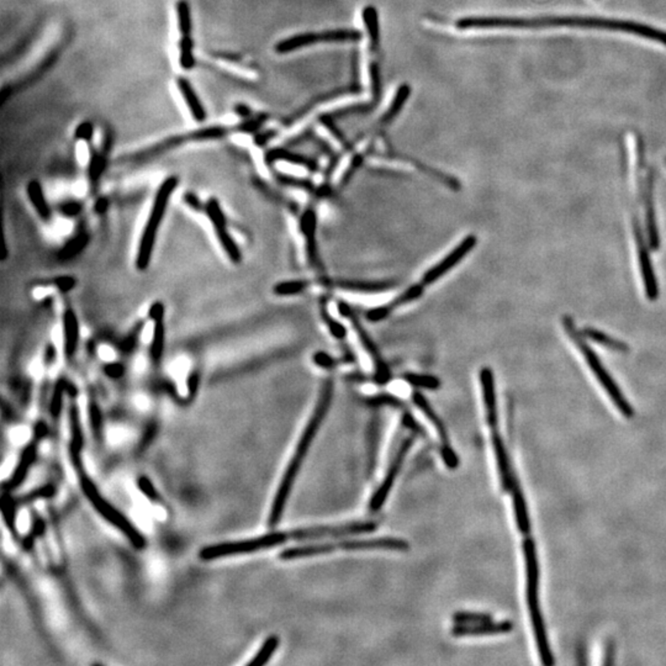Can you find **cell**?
Instances as JSON below:
<instances>
[{
	"label": "cell",
	"instance_id": "4fadbf2b",
	"mask_svg": "<svg viewBox=\"0 0 666 666\" xmlns=\"http://www.w3.org/2000/svg\"><path fill=\"white\" fill-rule=\"evenodd\" d=\"M413 439L412 437H408L406 439H403V443L400 445V448L398 450V453L394 457L393 462L389 466V470H387V476L384 478L382 484L379 486L377 492L373 495L372 501H370V510L373 512L379 511L382 508V505L387 502V496L390 494V491L393 489L394 484L396 481V478H398V473L401 470V466H403V463L405 462V458L408 455V450L411 448L412 445Z\"/></svg>",
	"mask_w": 666,
	"mask_h": 666
},
{
	"label": "cell",
	"instance_id": "9a60e30c",
	"mask_svg": "<svg viewBox=\"0 0 666 666\" xmlns=\"http://www.w3.org/2000/svg\"><path fill=\"white\" fill-rule=\"evenodd\" d=\"M635 241H637L638 259H639V265H641L646 296L651 300L656 299V296H658V283H656L655 274H654V269H653L651 262V256H649V252H648L646 244H644L641 230L638 228H635Z\"/></svg>",
	"mask_w": 666,
	"mask_h": 666
},
{
	"label": "cell",
	"instance_id": "74e56055",
	"mask_svg": "<svg viewBox=\"0 0 666 666\" xmlns=\"http://www.w3.org/2000/svg\"><path fill=\"white\" fill-rule=\"evenodd\" d=\"M87 242H88V236H87L85 233L78 235L77 237L71 240V241L61 249L60 258L62 259V261H67V259L76 257V256L82 251L83 248L85 247Z\"/></svg>",
	"mask_w": 666,
	"mask_h": 666
},
{
	"label": "cell",
	"instance_id": "6da1fadb",
	"mask_svg": "<svg viewBox=\"0 0 666 666\" xmlns=\"http://www.w3.org/2000/svg\"><path fill=\"white\" fill-rule=\"evenodd\" d=\"M586 27L616 32H633L638 36L660 42L666 46V32L634 21L612 20L583 16H544L534 19L520 18H464L457 22L460 30L469 29H539V27Z\"/></svg>",
	"mask_w": 666,
	"mask_h": 666
},
{
	"label": "cell",
	"instance_id": "ab89813d",
	"mask_svg": "<svg viewBox=\"0 0 666 666\" xmlns=\"http://www.w3.org/2000/svg\"><path fill=\"white\" fill-rule=\"evenodd\" d=\"M453 622L457 625H478L483 622H490V615L487 613H479V612H457L452 617Z\"/></svg>",
	"mask_w": 666,
	"mask_h": 666
},
{
	"label": "cell",
	"instance_id": "f6af8a7d",
	"mask_svg": "<svg viewBox=\"0 0 666 666\" xmlns=\"http://www.w3.org/2000/svg\"><path fill=\"white\" fill-rule=\"evenodd\" d=\"M226 134V129L222 126H211V127H205V129L199 130L195 134H193L194 139L199 140H207V139H221Z\"/></svg>",
	"mask_w": 666,
	"mask_h": 666
},
{
	"label": "cell",
	"instance_id": "e575fe53",
	"mask_svg": "<svg viewBox=\"0 0 666 666\" xmlns=\"http://www.w3.org/2000/svg\"><path fill=\"white\" fill-rule=\"evenodd\" d=\"M176 18H178V27L181 35H190L193 30L191 21L190 6L186 0H179L176 6Z\"/></svg>",
	"mask_w": 666,
	"mask_h": 666
},
{
	"label": "cell",
	"instance_id": "11a10c76",
	"mask_svg": "<svg viewBox=\"0 0 666 666\" xmlns=\"http://www.w3.org/2000/svg\"><path fill=\"white\" fill-rule=\"evenodd\" d=\"M184 202H186V205H189L191 209H194V210H197V211H202V210H204V207H202V202H200V199H199V197H197V195L194 194V193H186V195H184Z\"/></svg>",
	"mask_w": 666,
	"mask_h": 666
},
{
	"label": "cell",
	"instance_id": "52a82bcc",
	"mask_svg": "<svg viewBox=\"0 0 666 666\" xmlns=\"http://www.w3.org/2000/svg\"><path fill=\"white\" fill-rule=\"evenodd\" d=\"M81 485H82L83 492L88 497L89 501L92 502V505L95 507V510L106 521L110 522L113 526L120 529L134 547L137 548V549H142L145 547L146 541L144 536L134 528V525L121 512L118 511L111 504H109L103 496L100 495V492L97 490V487L88 476L81 474Z\"/></svg>",
	"mask_w": 666,
	"mask_h": 666
},
{
	"label": "cell",
	"instance_id": "c3c4849f",
	"mask_svg": "<svg viewBox=\"0 0 666 666\" xmlns=\"http://www.w3.org/2000/svg\"><path fill=\"white\" fill-rule=\"evenodd\" d=\"M93 134V124H92V123H88V121H85V123H83V124L78 125L77 129H76V139H77V140H92Z\"/></svg>",
	"mask_w": 666,
	"mask_h": 666
},
{
	"label": "cell",
	"instance_id": "ffe728a7",
	"mask_svg": "<svg viewBox=\"0 0 666 666\" xmlns=\"http://www.w3.org/2000/svg\"><path fill=\"white\" fill-rule=\"evenodd\" d=\"M413 403L417 405V408L424 413V416L431 421V424H433L434 429H437L438 432L439 438H440V443H442V448L440 450H450L452 448L450 443V437H448V433H447V429H445V426H444L443 421L440 419L437 412L434 411L432 406L429 405L427 398H424L422 394L415 393L413 394Z\"/></svg>",
	"mask_w": 666,
	"mask_h": 666
},
{
	"label": "cell",
	"instance_id": "f35d334b",
	"mask_svg": "<svg viewBox=\"0 0 666 666\" xmlns=\"http://www.w3.org/2000/svg\"><path fill=\"white\" fill-rule=\"evenodd\" d=\"M424 286L426 285L424 283L411 285L408 289L403 291V294L398 295V298L394 300L390 305L393 306V309H396V307H400V306H403V305L408 304V303H412L415 300L419 299L424 295Z\"/></svg>",
	"mask_w": 666,
	"mask_h": 666
},
{
	"label": "cell",
	"instance_id": "ee69618b",
	"mask_svg": "<svg viewBox=\"0 0 666 666\" xmlns=\"http://www.w3.org/2000/svg\"><path fill=\"white\" fill-rule=\"evenodd\" d=\"M327 310H322V317L325 320L326 325L328 327L330 330L331 335L337 338V340H345L347 336V330L345 326L342 325L341 322L335 320L332 316L326 312Z\"/></svg>",
	"mask_w": 666,
	"mask_h": 666
},
{
	"label": "cell",
	"instance_id": "7a4b0ae2",
	"mask_svg": "<svg viewBox=\"0 0 666 666\" xmlns=\"http://www.w3.org/2000/svg\"><path fill=\"white\" fill-rule=\"evenodd\" d=\"M332 396H333V382L328 379L325 382L324 387L321 389L320 398L317 401L314 413L310 417V421L307 426L305 427V431L300 437L299 443L295 450V455L290 460L288 468L285 470V474L283 479L280 481L279 489L274 499L272 510H270V516H269V525L274 527L277 526L280 522V518L283 516L285 505L289 499L290 492L293 490L295 479L299 474L301 465L304 463L305 457L309 453L311 444L314 442L316 434L320 429L321 424L326 417V415L330 410L331 403H332Z\"/></svg>",
	"mask_w": 666,
	"mask_h": 666
},
{
	"label": "cell",
	"instance_id": "7bdbcfd3",
	"mask_svg": "<svg viewBox=\"0 0 666 666\" xmlns=\"http://www.w3.org/2000/svg\"><path fill=\"white\" fill-rule=\"evenodd\" d=\"M66 390H67V382L60 380L57 387L55 389V393H53V396H52L51 405H50V411H51L53 417H57L60 412H61L63 393H64Z\"/></svg>",
	"mask_w": 666,
	"mask_h": 666
},
{
	"label": "cell",
	"instance_id": "6f0895ef",
	"mask_svg": "<svg viewBox=\"0 0 666 666\" xmlns=\"http://www.w3.org/2000/svg\"><path fill=\"white\" fill-rule=\"evenodd\" d=\"M148 315H150L151 320L153 321L163 319L165 317V305L160 303V301H157L151 306Z\"/></svg>",
	"mask_w": 666,
	"mask_h": 666
},
{
	"label": "cell",
	"instance_id": "836d02e7",
	"mask_svg": "<svg viewBox=\"0 0 666 666\" xmlns=\"http://www.w3.org/2000/svg\"><path fill=\"white\" fill-rule=\"evenodd\" d=\"M179 63L181 67L186 71L195 67V57H194V41L190 35H183L179 40Z\"/></svg>",
	"mask_w": 666,
	"mask_h": 666
},
{
	"label": "cell",
	"instance_id": "e0dca14e",
	"mask_svg": "<svg viewBox=\"0 0 666 666\" xmlns=\"http://www.w3.org/2000/svg\"><path fill=\"white\" fill-rule=\"evenodd\" d=\"M513 625L510 620L504 622H483L478 625H457L452 628L455 637H478V635L502 634L510 633Z\"/></svg>",
	"mask_w": 666,
	"mask_h": 666
},
{
	"label": "cell",
	"instance_id": "7c38bea8",
	"mask_svg": "<svg viewBox=\"0 0 666 666\" xmlns=\"http://www.w3.org/2000/svg\"><path fill=\"white\" fill-rule=\"evenodd\" d=\"M205 211H207L210 221L212 222V226L215 228L217 238L221 243L222 248L225 249V252L228 254V258L231 259L233 263H240L241 259H242V254H241V251H240L237 244L231 237V235L228 233V228H226V217L222 211L218 200L215 197H211L205 205Z\"/></svg>",
	"mask_w": 666,
	"mask_h": 666
},
{
	"label": "cell",
	"instance_id": "8d00e7d4",
	"mask_svg": "<svg viewBox=\"0 0 666 666\" xmlns=\"http://www.w3.org/2000/svg\"><path fill=\"white\" fill-rule=\"evenodd\" d=\"M363 19L367 25L369 39L373 46H377L379 42V22H377V11L373 6H368L363 11Z\"/></svg>",
	"mask_w": 666,
	"mask_h": 666
},
{
	"label": "cell",
	"instance_id": "f1b7e54d",
	"mask_svg": "<svg viewBox=\"0 0 666 666\" xmlns=\"http://www.w3.org/2000/svg\"><path fill=\"white\" fill-rule=\"evenodd\" d=\"M583 333H584L586 338H589L597 345L607 347L609 349H613V351L620 352V353H627L630 351V348L625 345V342L618 341L613 337L609 336V335H606L604 332L596 330V328H585Z\"/></svg>",
	"mask_w": 666,
	"mask_h": 666
},
{
	"label": "cell",
	"instance_id": "f5cc1de1",
	"mask_svg": "<svg viewBox=\"0 0 666 666\" xmlns=\"http://www.w3.org/2000/svg\"><path fill=\"white\" fill-rule=\"evenodd\" d=\"M105 370V374L108 377H113V379H118V377H121L124 374L125 369L121 364L119 363H111V364H108L106 367L104 368Z\"/></svg>",
	"mask_w": 666,
	"mask_h": 666
},
{
	"label": "cell",
	"instance_id": "44dd1931",
	"mask_svg": "<svg viewBox=\"0 0 666 666\" xmlns=\"http://www.w3.org/2000/svg\"><path fill=\"white\" fill-rule=\"evenodd\" d=\"M316 42H327L325 32H309L288 37L275 45V51L278 53H289L304 47L315 45Z\"/></svg>",
	"mask_w": 666,
	"mask_h": 666
},
{
	"label": "cell",
	"instance_id": "4dcf8cb0",
	"mask_svg": "<svg viewBox=\"0 0 666 666\" xmlns=\"http://www.w3.org/2000/svg\"><path fill=\"white\" fill-rule=\"evenodd\" d=\"M279 646V638L277 635H270L268 639H265L263 646H261L258 653L254 655V659L248 662V666H263L270 660L275 651Z\"/></svg>",
	"mask_w": 666,
	"mask_h": 666
},
{
	"label": "cell",
	"instance_id": "484cf974",
	"mask_svg": "<svg viewBox=\"0 0 666 666\" xmlns=\"http://www.w3.org/2000/svg\"><path fill=\"white\" fill-rule=\"evenodd\" d=\"M35 457H36V445L35 444H30L27 445L22 455H21L20 462L19 464L16 466L15 471L14 474L11 476V480L8 483L6 487L8 489H15L18 486L20 485L21 483L24 481L26 476H27V471L30 469L34 460H35Z\"/></svg>",
	"mask_w": 666,
	"mask_h": 666
},
{
	"label": "cell",
	"instance_id": "603a6c76",
	"mask_svg": "<svg viewBox=\"0 0 666 666\" xmlns=\"http://www.w3.org/2000/svg\"><path fill=\"white\" fill-rule=\"evenodd\" d=\"M335 285L341 289L356 291V293H382L385 290L395 288L398 283L394 280H380V282H370V280H335Z\"/></svg>",
	"mask_w": 666,
	"mask_h": 666
},
{
	"label": "cell",
	"instance_id": "681fc988",
	"mask_svg": "<svg viewBox=\"0 0 666 666\" xmlns=\"http://www.w3.org/2000/svg\"><path fill=\"white\" fill-rule=\"evenodd\" d=\"M3 515L6 517V523L8 526L11 528H14V515H15V508H14V504L11 501L9 497L4 496L3 497Z\"/></svg>",
	"mask_w": 666,
	"mask_h": 666
},
{
	"label": "cell",
	"instance_id": "ac0fdd59",
	"mask_svg": "<svg viewBox=\"0 0 666 666\" xmlns=\"http://www.w3.org/2000/svg\"><path fill=\"white\" fill-rule=\"evenodd\" d=\"M510 492H511L512 502H513V511H515L517 528L522 534L528 536L531 532V521H529V515H528V508H527L526 499H525L521 486L518 484L515 476H513Z\"/></svg>",
	"mask_w": 666,
	"mask_h": 666
},
{
	"label": "cell",
	"instance_id": "7402d4cb",
	"mask_svg": "<svg viewBox=\"0 0 666 666\" xmlns=\"http://www.w3.org/2000/svg\"><path fill=\"white\" fill-rule=\"evenodd\" d=\"M176 85H178V88L181 90V97L184 99L186 106L190 110L191 116L194 118V120H197L199 123L205 121V119H207V111H205V108H204V105H202V100L197 97V94L195 93L194 88L191 87L190 82H189L188 79H186V78H178V79H176Z\"/></svg>",
	"mask_w": 666,
	"mask_h": 666
},
{
	"label": "cell",
	"instance_id": "94428289",
	"mask_svg": "<svg viewBox=\"0 0 666 666\" xmlns=\"http://www.w3.org/2000/svg\"><path fill=\"white\" fill-rule=\"evenodd\" d=\"M94 209H95L97 214H100V215L105 214V212L108 211L109 209L108 199H106V197H100V199H98L97 202H95V207H94Z\"/></svg>",
	"mask_w": 666,
	"mask_h": 666
},
{
	"label": "cell",
	"instance_id": "d590c367",
	"mask_svg": "<svg viewBox=\"0 0 666 666\" xmlns=\"http://www.w3.org/2000/svg\"><path fill=\"white\" fill-rule=\"evenodd\" d=\"M309 283L305 280H289V282H282L274 286V294L279 296H291V295L301 294Z\"/></svg>",
	"mask_w": 666,
	"mask_h": 666
},
{
	"label": "cell",
	"instance_id": "60d3db41",
	"mask_svg": "<svg viewBox=\"0 0 666 666\" xmlns=\"http://www.w3.org/2000/svg\"><path fill=\"white\" fill-rule=\"evenodd\" d=\"M408 95H410V88H408V85L403 84V85H401V87L398 89L393 103H391L390 108L387 109V113L384 115V121H389V120L393 119L395 115L398 114V110L403 108V104L408 100Z\"/></svg>",
	"mask_w": 666,
	"mask_h": 666
},
{
	"label": "cell",
	"instance_id": "d6986e66",
	"mask_svg": "<svg viewBox=\"0 0 666 666\" xmlns=\"http://www.w3.org/2000/svg\"><path fill=\"white\" fill-rule=\"evenodd\" d=\"M300 228L304 233L307 247V256L311 263L319 265V256H317V242H316V228H317V217L314 210H307L304 212L300 220Z\"/></svg>",
	"mask_w": 666,
	"mask_h": 666
},
{
	"label": "cell",
	"instance_id": "8992f818",
	"mask_svg": "<svg viewBox=\"0 0 666 666\" xmlns=\"http://www.w3.org/2000/svg\"><path fill=\"white\" fill-rule=\"evenodd\" d=\"M564 326H565V331H567V333H568L569 337H570V340L576 345L578 351L581 352V354L584 356L585 361H586L588 366H589L590 370H591L595 377H596L597 382L604 387V391L609 395L611 401L615 403L617 410H618L625 417H627V419L633 417V416H634V408L628 403V400L625 398L623 393L620 391V387L616 384L613 377H611L609 372L606 370L604 364L599 362V356H596V353H595L594 351H591L590 347L585 343V341H583V340L580 338L578 332L575 330L573 321L568 319V317H565V319H564Z\"/></svg>",
	"mask_w": 666,
	"mask_h": 666
},
{
	"label": "cell",
	"instance_id": "816d5d0a",
	"mask_svg": "<svg viewBox=\"0 0 666 666\" xmlns=\"http://www.w3.org/2000/svg\"><path fill=\"white\" fill-rule=\"evenodd\" d=\"M82 210V205L81 202H64L61 205V212L63 215L66 216H76L79 212Z\"/></svg>",
	"mask_w": 666,
	"mask_h": 666
},
{
	"label": "cell",
	"instance_id": "680465c9",
	"mask_svg": "<svg viewBox=\"0 0 666 666\" xmlns=\"http://www.w3.org/2000/svg\"><path fill=\"white\" fill-rule=\"evenodd\" d=\"M139 485H140L141 490L144 491L146 495L151 497V499H155V496H157L153 486L151 484L150 480H147L146 478H141L140 480H139Z\"/></svg>",
	"mask_w": 666,
	"mask_h": 666
},
{
	"label": "cell",
	"instance_id": "db71d44e",
	"mask_svg": "<svg viewBox=\"0 0 666 666\" xmlns=\"http://www.w3.org/2000/svg\"><path fill=\"white\" fill-rule=\"evenodd\" d=\"M368 403H372V405H393V406L400 405L398 398H393L390 395H382V396H377V398H370Z\"/></svg>",
	"mask_w": 666,
	"mask_h": 666
},
{
	"label": "cell",
	"instance_id": "b9f144b4",
	"mask_svg": "<svg viewBox=\"0 0 666 666\" xmlns=\"http://www.w3.org/2000/svg\"><path fill=\"white\" fill-rule=\"evenodd\" d=\"M105 165H106V160L104 158L103 155H99V153H94L92 155V158L89 160L88 165V176L90 181L95 183L100 179V176L103 174L104 169H105Z\"/></svg>",
	"mask_w": 666,
	"mask_h": 666
},
{
	"label": "cell",
	"instance_id": "91938a15",
	"mask_svg": "<svg viewBox=\"0 0 666 666\" xmlns=\"http://www.w3.org/2000/svg\"><path fill=\"white\" fill-rule=\"evenodd\" d=\"M233 111H235V114L238 115L242 119H247L252 113L251 109L248 108L247 105H244V104H237L233 109Z\"/></svg>",
	"mask_w": 666,
	"mask_h": 666
},
{
	"label": "cell",
	"instance_id": "83f0119b",
	"mask_svg": "<svg viewBox=\"0 0 666 666\" xmlns=\"http://www.w3.org/2000/svg\"><path fill=\"white\" fill-rule=\"evenodd\" d=\"M265 160H268L269 163H274L277 160H283V162H286V163H290V165H299V167H303V168H306V169H310V171H315L317 168L315 162L306 158V157H303V155H296V153H291V152H288V151L280 150V148H277V150H272L269 152Z\"/></svg>",
	"mask_w": 666,
	"mask_h": 666
},
{
	"label": "cell",
	"instance_id": "277c9868",
	"mask_svg": "<svg viewBox=\"0 0 666 666\" xmlns=\"http://www.w3.org/2000/svg\"><path fill=\"white\" fill-rule=\"evenodd\" d=\"M408 543L400 538H375V539H354L336 543H320L310 544L304 547L289 548L280 553L282 560H295V559L307 558L321 554L337 552V550H393V552H406Z\"/></svg>",
	"mask_w": 666,
	"mask_h": 666
},
{
	"label": "cell",
	"instance_id": "cb8c5ba5",
	"mask_svg": "<svg viewBox=\"0 0 666 666\" xmlns=\"http://www.w3.org/2000/svg\"><path fill=\"white\" fill-rule=\"evenodd\" d=\"M63 337H64V351L67 356H74L79 341V324L73 310H67L63 316Z\"/></svg>",
	"mask_w": 666,
	"mask_h": 666
},
{
	"label": "cell",
	"instance_id": "d6a6232c",
	"mask_svg": "<svg viewBox=\"0 0 666 666\" xmlns=\"http://www.w3.org/2000/svg\"><path fill=\"white\" fill-rule=\"evenodd\" d=\"M403 380L410 384L411 387H417V389H429V390H437L440 387V380L438 377L429 374H416V373H406L403 375Z\"/></svg>",
	"mask_w": 666,
	"mask_h": 666
},
{
	"label": "cell",
	"instance_id": "bcb514c9",
	"mask_svg": "<svg viewBox=\"0 0 666 666\" xmlns=\"http://www.w3.org/2000/svg\"><path fill=\"white\" fill-rule=\"evenodd\" d=\"M393 306L391 305H382V306H377V307H374V309H370L366 314V319H367L369 322H379V321H382L384 319H387V316L390 315L393 312Z\"/></svg>",
	"mask_w": 666,
	"mask_h": 666
},
{
	"label": "cell",
	"instance_id": "30bf717a",
	"mask_svg": "<svg viewBox=\"0 0 666 666\" xmlns=\"http://www.w3.org/2000/svg\"><path fill=\"white\" fill-rule=\"evenodd\" d=\"M377 529V523L374 522H354L340 526L312 527L298 529L289 533L290 539L293 541H311L326 537H342L351 534H363L372 533Z\"/></svg>",
	"mask_w": 666,
	"mask_h": 666
},
{
	"label": "cell",
	"instance_id": "be15d7a7",
	"mask_svg": "<svg viewBox=\"0 0 666 666\" xmlns=\"http://www.w3.org/2000/svg\"><path fill=\"white\" fill-rule=\"evenodd\" d=\"M55 353H56V351H55V348H53V347L51 346L47 348L46 358H45L46 363L52 362V361H53V358H55Z\"/></svg>",
	"mask_w": 666,
	"mask_h": 666
},
{
	"label": "cell",
	"instance_id": "2e32d148",
	"mask_svg": "<svg viewBox=\"0 0 666 666\" xmlns=\"http://www.w3.org/2000/svg\"><path fill=\"white\" fill-rule=\"evenodd\" d=\"M491 443L495 453L496 463H497V470H499V478H500V485L504 492H510L511 491L512 480H513V474H512L511 466H510V460L507 455L505 443L502 440L501 436L499 431H492L491 432Z\"/></svg>",
	"mask_w": 666,
	"mask_h": 666
},
{
	"label": "cell",
	"instance_id": "4316f807",
	"mask_svg": "<svg viewBox=\"0 0 666 666\" xmlns=\"http://www.w3.org/2000/svg\"><path fill=\"white\" fill-rule=\"evenodd\" d=\"M27 197L32 200V207H35L39 216L43 220L51 218V209L46 202V197L39 181H32L27 184Z\"/></svg>",
	"mask_w": 666,
	"mask_h": 666
},
{
	"label": "cell",
	"instance_id": "f546056e",
	"mask_svg": "<svg viewBox=\"0 0 666 666\" xmlns=\"http://www.w3.org/2000/svg\"><path fill=\"white\" fill-rule=\"evenodd\" d=\"M163 351H165V325H163V319H158L155 320L153 336L151 342V359L155 363H160V358L163 356Z\"/></svg>",
	"mask_w": 666,
	"mask_h": 666
},
{
	"label": "cell",
	"instance_id": "f907efd6",
	"mask_svg": "<svg viewBox=\"0 0 666 666\" xmlns=\"http://www.w3.org/2000/svg\"><path fill=\"white\" fill-rule=\"evenodd\" d=\"M264 116H259L257 119H251L244 121L242 124L238 126V130L242 131V132H246V134H252V132H256L257 130L262 126V123H263Z\"/></svg>",
	"mask_w": 666,
	"mask_h": 666
},
{
	"label": "cell",
	"instance_id": "8fae6325",
	"mask_svg": "<svg viewBox=\"0 0 666 666\" xmlns=\"http://www.w3.org/2000/svg\"><path fill=\"white\" fill-rule=\"evenodd\" d=\"M476 242L478 240L473 235H469L464 240H462L459 244L455 249H452L439 263L436 264L424 273L422 277V283L424 285L434 284L437 280L448 273L450 269L457 267L470 254V251L476 247Z\"/></svg>",
	"mask_w": 666,
	"mask_h": 666
},
{
	"label": "cell",
	"instance_id": "6125c7cd",
	"mask_svg": "<svg viewBox=\"0 0 666 666\" xmlns=\"http://www.w3.org/2000/svg\"><path fill=\"white\" fill-rule=\"evenodd\" d=\"M273 134H274L272 132V131H270V132H264V134H258L257 136H256V137H254V142H256V145H264V144H265V142H267V141H268L269 139L273 136Z\"/></svg>",
	"mask_w": 666,
	"mask_h": 666
},
{
	"label": "cell",
	"instance_id": "3957f363",
	"mask_svg": "<svg viewBox=\"0 0 666 666\" xmlns=\"http://www.w3.org/2000/svg\"><path fill=\"white\" fill-rule=\"evenodd\" d=\"M523 555H525V565H526V596L531 623H532L536 644H537L538 654L541 656V661L544 665H553V656L549 641H548L547 630L543 620L539 597H538V586H539V565H538L537 550L536 544L531 537H527L522 543Z\"/></svg>",
	"mask_w": 666,
	"mask_h": 666
},
{
	"label": "cell",
	"instance_id": "ba28073f",
	"mask_svg": "<svg viewBox=\"0 0 666 666\" xmlns=\"http://www.w3.org/2000/svg\"><path fill=\"white\" fill-rule=\"evenodd\" d=\"M289 539V533L273 532L264 534L261 537L246 539V541L218 543V544L204 548L200 552V558L202 560H214V559L223 558V557H230L236 554L258 552L262 549L280 546Z\"/></svg>",
	"mask_w": 666,
	"mask_h": 666
},
{
	"label": "cell",
	"instance_id": "5b68a950",
	"mask_svg": "<svg viewBox=\"0 0 666 666\" xmlns=\"http://www.w3.org/2000/svg\"><path fill=\"white\" fill-rule=\"evenodd\" d=\"M178 186V178L174 176H168L155 193L153 205L151 209L150 217L146 222L144 233L141 236L140 247L136 258V267L140 270H146L150 265L153 247H155V236L160 226V222L165 217V210L171 200L173 191Z\"/></svg>",
	"mask_w": 666,
	"mask_h": 666
},
{
	"label": "cell",
	"instance_id": "7dc6e473",
	"mask_svg": "<svg viewBox=\"0 0 666 666\" xmlns=\"http://www.w3.org/2000/svg\"><path fill=\"white\" fill-rule=\"evenodd\" d=\"M312 361L317 367L322 368V369H332V368L336 367L337 364L335 358H332L330 354H327L326 352L322 351L316 352L314 356H312Z\"/></svg>",
	"mask_w": 666,
	"mask_h": 666
},
{
	"label": "cell",
	"instance_id": "d4e9b609",
	"mask_svg": "<svg viewBox=\"0 0 666 666\" xmlns=\"http://www.w3.org/2000/svg\"><path fill=\"white\" fill-rule=\"evenodd\" d=\"M69 419H71V432H72V443H71V457H72L73 463L76 465L77 469H82L81 466V450H82L83 434L82 427H81V421H79V413L74 405L69 411Z\"/></svg>",
	"mask_w": 666,
	"mask_h": 666
},
{
	"label": "cell",
	"instance_id": "9f6ffc18",
	"mask_svg": "<svg viewBox=\"0 0 666 666\" xmlns=\"http://www.w3.org/2000/svg\"><path fill=\"white\" fill-rule=\"evenodd\" d=\"M55 284L57 285L58 289L61 291H69L74 288L76 280L73 279L72 277H60L55 282Z\"/></svg>",
	"mask_w": 666,
	"mask_h": 666
},
{
	"label": "cell",
	"instance_id": "9c48e42d",
	"mask_svg": "<svg viewBox=\"0 0 666 666\" xmlns=\"http://www.w3.org/2000/svg\"><path fill=\"white\" fill-rule=\"evenodd\" d=\"M338 309H340V312H341L342 316H345L348 320L351 321L352 326H353V328L356 331V335L359 337V340L362 342L363 347L366 348L368 354L372 356L373 362H374V366H375V375H374L375 382L380 384V385H384V384L390 382V379H391L390 369L387 367V363L384 362L382 354H380V352H379L377 345H375V342L373 341L370 336L368 335L367 331L364 330V327H363L362 324H361L359 319L354 315V311L352 310V307L349 305L345 304V303H340Z\"/></svg>",
	"mask_w": 666,
	"mask_h": 666
},
{
	"label": "cell",
	"instance_id": "1f68e13d",
	"mask_svg": "<svg viewBox=\"0 0 666 666\" xmlns=\"http://www.w3.org/2000/svg\"><path fill=\"white\" fill-rule=\"evenodd\" d=\"M646 231H648V237L651 242V247H659V235H658V228H656L655 211H654V205L651 200V191H648L646 199Z\"/></svg>",
	"mask_w": 666,
	"mask_h": 666
},
{
	"label": "cell",
	"instance_id": "5bb4252c",
	"mask_svg": "<svg viewBox=\"0 0 666 666\" xmlns=\"http://www.w3.org/2000/svg\"><path fill=\"white\" fill-rule=\"evenodd\" d=\"M480 385L483 398L486 410V419L491 432L497 431L499 417H497V403H496L495 377L490 368H483L480 370Z\"/></svg>",
	"mask_w": 666,
	"mask_h": 666
}]
</instances>
